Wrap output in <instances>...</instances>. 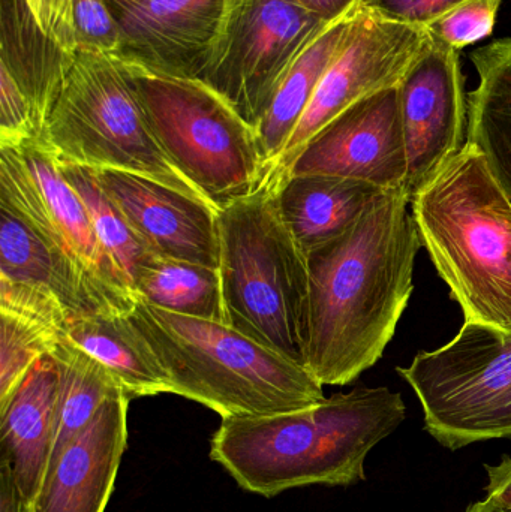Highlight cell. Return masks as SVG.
<instances>
[{
  "instance_id": "27",
  "label": "cell",
  "mask_w": 511,
  "mask_h": 512,
  "mask_svg": "<svg viewBox=\"0 0 511 512\" xmlns=\"http://www.w3.org/2000/svg\"><path fill=\"white\" fill-rule=\"evenodd\" d=\"M63 334L29 316L0 309V405L45 355H51Z\"/></svg>"
},
{
  "instance_id": "28",
  "label": "cell",
  "mask_w": 511,
  "mask_h": 512,
  "mask_svg": "<svg viewBox=\"0 0 511 512\" xmlns=\"http://www.w3.org/2000/svg\"><path fill=\"white\" fill-rule=\"evenodd\" d=\"M500 5L501 0H467L431 24L428 30L459 51L491 35Z\"/></svg>"
},
{
  "instance_id": "22",
  "label": "cell",
  "mask_w": 511,
  "mask_h": 512,
  "mask_svg": "<svg viewBox=\"0 0 511 512\" xmlns=\"http://www.w3.org/2000/svg\"><path fill=\"white\" fill-rule=\"evenodd\" d=\"M65 336L99 361L129 399L170 393L167 373L128 313H95L69 322Z\"/></svg>"
},
{
  "instance_id": "15",
  "label": "cell",
  "mask_w": 511,
  "mask_h": 512,
  "mask_svg": "<svg viewBox=\"0 0 511 512\" xmlns=\"http://www.w3.org/2000/svg\"><path fill=\"white\" fill-rule=\"evenodd\" d=\"M95 171L102 188L150 254L219 268L215 207L149 177Z\"/></svg>"
},
{
  "instance_id": "19",
  "label": "cell",
  "mask_w": 511,
  "mask_h": 512,
  "mask_svg": "<svg viewBox=\"0 0 511 512\" xmlns=\"http://www.w3.org/2000/svg\"><path fill=\"white\" fill-rule=\"evenodd\" d=\"M273 191L285 225L308 254L345 233L384 189L345 177L300 174Z\"/></svg>"
},
{
  "instance_id": "26",
  "label": "cell",
  "mask_w": 511,
  "mask_h": 512,
  "mask_svg": "<svg viewBox=\"0 0 511 512\" xmlns=\"http://www.w3.org/2000/svg\"><path fill=\"white\" fill-rule=\"evenodd\" d=\"M59 164L63 177L86 206L99 243L135 292L134 282L138 271L155 255L150 254L138 239L119 207L102 188L93 168L60 161Z\"/></svg>"
},
{
  "instance_id": "17",
  "label": "cell",
  "mask_w": 511,
  "mask_h": 512,
  "mask_svg": "<svg viewBox=\"0 0 511 512\" xmlns=\"http://www.w3.org/2000/svg\"><path fill=\"white\" fill-rule=\"evenodd\" d=\"M59 405V366L45 355L0 405V462L11 469L24 511L33 512L41 492Z\"/></svg>"
},
{
  "instance_id": "12",
  "label": "cell",
  "mask_w": 511,
  "mask_h": 512,
  "mask_svg": "<svg viewBox=\"0 0 511 512\" xmlns=\"http://www.w3.org/2000/svg\"><path fill=\"white\" fill-rule=\"evenodd\" d=\"M398 95L408 162L402 194L411 204L465 146L468 99L459 51L431 33Z\"/></svg>"
},
{
  "instance_id": "18",
  "label": "cell",
  "mask_w": 511,
  "mask_h": 512,
  "mask_svg": "<svg viewBox=\"0 0 511 512\" xmlns=\"http://www.w3.org/2000/svg\"><path fill=\"white\" fill-rule=\"evenodd\" d=\"M0 279L51 295L65 307L71 321L114 313L74 262L5 204H0Z\"/></svg>"
},
{
  "instance_id": "10",
  "label": "cell",
  "mask_w": 511,
  "mask_h": 512,
  "mask_svg": "<svg viewBox=\"0 0 511 512\" xmlns=\"http://www.w3.org/2000/svg\"><path fill=\"white\" fill-rule=\"evenodd\" d=\"M0 204L68 256L111 312L126 315L134 309L137 295L99 243L59 159L41 141L0 146Z\"/></svg>"
},
{
  "instance_id": "2",
  "label": "cell",
  "mask_w": 511,
  "mask_h": 512,
  "mask_svg": "<svg viewBox=\"0 0 511 512\" xmlns=\"http://www.w3.org/2000/svg\"><path fill=\"white\" fill-rule=\"evenodd\" d=\"M405 415L401 394L354 388L299 411L222 420L210 459L245 492L264 498L315 484L354 486L366 480L368 454Z\"/></svg>"
},
{
  "instance_id": "25",
  "label": "cell",
  "mask_w": 511,
  "mask_h": 512,
  "mask_svg": "<svg viewBox=\"0 0 511 512\" xmlns=\"http://www.w3.org/2000/svg\"><path fill=\"white\" fill-rule=\"evenodd\" d=\"M59 366V405L56 433L48 468L66 445L90 423L98 409L123 391L111 373L92 355L63 336L53 354Z\"/></svg>"
},
{
  "instance_id": "21",
  "label": "cell",
  "mask_w": 511,
  "mask_h": 512,
  "mask_svg": "<svg viewBox=\"0 0 511 512\" xmlns=\"http://www.w3.org/2000/svg\"><path fill=\"white\" fill-rule=\"evenodd\" d=\"M71 54L39 29L24 0H3L2 68L29 99L39 141L44 137Z\"/></svg>"
},
{
  "instance_id": "20",
  "label": "cell",
  "mask_w": 511,
  "mask_h": 512,
  "mask_svg": "<svg viewBox=\"0 0 511 512\" xmlns=\"http://www.w3.org/2000/svg\"><path fill=\"white\" fill-rule=\"evenodd\" d=\"M479 86L468 95L467 143L473 144L511 204V38L471 54Z\"/></svg>"
},
{
  "instance_id": "4",
  "label": "cell",
  "mask_w": 511,
  "mask_h": 512,
  "mask_svg": "<svg viewBox=\"0 0 511 512\" xmlns=\"http://www.w3.org/2000/svg\"><path fill=\"white\" fill-rule=\"evenodd\" d=\"M411 213L465 321L511 333V204L482 153L465 143Z\"/></svg>"
},
{
  "instance_id": "11",
  "label": "cell",
  "mask_w": 511,
  "mask_h": 512,
  "mask_svg": "<svg viewBox=\"0 0 511 512\" xmlns=\"http://www.w3.org/2000/svg\"><path fill=\"white\" fill-rule=\"evenodd\" d=\"M429 35L426 27L384 20L357 5L344 45L321 78L299 125L263 185L278 188L303 147L351 105L380 90L398 86Z\"/></svg>"
},
{
  "instance_id": "7",
  "label": "cell",
  "mask_w": 511,
  "mask_h": 512,
  "mask_svg": "<svg viewBox=\"0 0 511 512\" xmlns=\"http://www.w3.org/2000/svg\"><path fill=\"white\" fill-rule=\"evenodd\" d=\"M126 65L156 141L210 206L224 209L263 185L257 131L209 84Z\"/></svg>"
},
{
  "instance_id": "23",
  "label": "cell",
  "mask_w": 511,
  "mask_h": 512,
  "mask_svg": "<svg viewBox=\"0 0 511 512\" xmlns=\"http://www.w3.org/2000/svg\"><path fill=\"white\" fill-rule=\"evenodd\" d=\"M354 11V9H353ZM353 11L327 24L294 60L257 128L266 179L350 32ZM264 179V180H266Z\"/></svg>"
},
{
  "instance_id": "3",
  "label": "cell",
  "mask_w": 511,
  "mask_h": 512,
  "mask_svg": "<svg viewBox=\"0 0 511 512\" xmlns=\"http://www.w3.org/2000/svg\"><path fill=\"white\" fill-rule=\"evenodd\" d=\"M128 318L167 373L171 394L222 420L285 414L326 400L306 367L225 322L177 315L140 298Z\"/></svg>"
},
{
  "instance_id": "13",
  "label": "cell",
  "mask_w": 511,
  "mask_h": 512,
  "mask_svg": "<svg viewBox=\"0 0 511 512\" xmlns=\"http://www.w3.org/2000/svg\"><path fill=\"white\" fill-rule=\"evenodd\" d=\"M407 171L395 86L356 102L324 126L303 147L287 177L321 174L360 180L384 191H402Z\"/></svg>"
},
{
  "instance_id": "5",
  "label": "cell",
  "mask_w": 511,
  "mask_h": 512,
  "mask_svg": "<svg viewBox=\"0 0 511 512\" xmlns=\"http://www.w3.org/2000/svg\"><path fill=\"white\" fill-rule=\"evenodd\" d=\"M218 221L227 324L306 367L308 259L282 219L276 192L261 185L218 210Z\"/></svg>"
},
{
  "instance_id": "31",
  "label": "cell",
  "mask_w": 511,
  "mask_h": 512,
  "mask_svg": "<svg viewBox=\"0 0 511 512\" xmlns=\"http://www.w3.org/2000/svg\"><path fill=\"white\" fill-rule=\"evenodd\" d=\"M464 2L467 0H362L359 5L384 20L428 29Z\"/></svg>"
},
{
  "instance_id": "16",
  "label": "cell",
  "mask_w": 511,
  "mask_h": 512,
  "mask_svg": "<svg viewBox=\"0 0 511 512\" xmlns=\"http://www.w3.org/2000/svg\"><path fill=\"white\" fill-rule=\"evenodd\" d=\"M129 399L114 394L47 469L33 512H105L128 445Z\"/></svg>"
},
{
  "instance_id": "35",
  "label": "cell",
  "mask_w": 511,
  "mask_h": 512,
  "mask_svg": "<svg viewBox=\"0 0 511 512\" xmlns=\"http://www.w3.org/2000/svg\"><path fill=\"white\" fill-rule=\"evenodd\" d=\"M465 512H511L506 510V508L500 507V505L495 504V502L489 501L488 498L483 499V501L474 502L470 507L467 508Z\"/></svg>"
},
{
  "instance_id": "24",
  "label": "cell",
  "mask_w": 511,
  "mask_h": 512,
  "mask_svg": "<svg viewBox=\"0 0 511 512\" xmlns=\"http://www.w3.org/2000/svg\"><path fill=\"white\" fill-rule=\"evenodd\" d=\"M134 289L137 298L159 309L227 324L218 268L152 256L138 271Z\"/></svg>"
},
{
  "instance_id": "9",
  "label": "cell",
  "mask_w": 511,
  "mask_h": 512,
  "mask_svg": "<svg viewBox=\"0 0 511 512\" xmlns=\"http://www.w3.org/2000/svg\"><path fill=\"white\" fill-rule=\"evenodd\" d=\"M327 24L294 0H225L200 80L257 131L282 78Z\"/></svg>"
},
{
  "instance_id": "6",
  "label": "cell",
  "mask_w": 511,
  "mask_h": 512,
  "mask_svg": "<svg viewBox=\"0 0 511 512\" xmlns=\"http://www.w3.org/2000/svg\"><path fill=\"white\" fill-rule=\"evenodd\" d=\"M41 143L60 162L138 174L206 201L159 146L131 69L117 56H69Z\"/></svg>"
},
{
  "instance_id": "29",
  "label": "cell",
  "mask_w": 511,
  "mask_h": 512,
  "mask_svg": "<svg viewBox=\"0 0 511 512\" xmlns=\"http://www.w3.org/2000/svg\"><path fill=\"white\" fill-rule=\"evenodd\" d=\"M72 18L77 50L119 57L122 38L105 0H72Z\"/></svg>"
},
{
  "instance_id": "14",
  "label": "cell",
  "mask_w": 511,
  "mask_h": 512,
  "mask_svg": "<svg viewBox=\"0 0 511 512\" xmlns=\"http://www.w3.org/2000/svg\"><path fill=\"white\" fill-rule=\"evenodd\" d=\"M120 30L119 59L171 77L201 78L225 0H105Z\"/></svg>"
},
{
  "instance_id": "30",
  "label": "cell",
  "mask_w": 511,
  "mask_h": 512,
  "mask_svg": "<svg viewBox=\"0 0 511 512\" xmlns=\"http://www.w3.org/2000/svg\"><path fill=\"white\" fill-rule=\"evenodd\" d=\"M39 141L32 105L6 69L0 68V146Z\"/></svg>"
},
{
  "instance_id": "32",
  "label": "cell",
  "mask_w": 511,
  "mask_h": 512,
  "mask_svg": "<svg viewBox=\"0 0 511 512\" xmlns=\"http://www.w3.org/2000/svg\"><path fill=\"white\" fill-rule=\"evenodd\" d=\"M39 29L66 53L77 50L72 0H24Z\"/></svg>"
},
{
  "instance_id": "1",
  "label": "cell",
  "mask_w": 511,
  "mask_h": 512,
  "mask_svg": "<svg viewBox=\"0 0 511 512\" xmlns=\"http://www.w3.org/2000/svg\"><path fill=\"white\" fill-rule=\"evenodd\" d=\"M402 191H384L345 233L306 254V369L321 385H348L383 357L413 294L422 248Z\"/></svg>"
},
{
  "instance_id": "33",
  "label": "cell",
  "mask_w": 511,
  "mask_h": 512,
  "mask_svg": "<svg viewBox=\"0 0 511 512\" xmlns=\"http://www.w3.org/2000/svg\"><path fill=\"white\" fill-rule=\"evenodd\" d=\"M485 471L488 477L486 498L511 511V457L504 456L497 465H486Z\"/></svg>"
},
{
  "instance_id": "8",
  "label": "cell",
  "mask_w": 511,
  "mask_h": 512,
  "mask_svg": "<svg viewBox=\"0 0 511 512\" xmlns=\"http://www.w3.org/2000/svg\"><path fill=\"white\" fill-rule=\"evenodd\" d=\"M398 373L423 409L425 430L450 451L511 439V333L465 321L447 345Z\"/></svg>"
},
{
  "instance_id": "34",
  "label": "cell",
  "mask_w": 511,
  "mask_h": 512,
  "mask_svg": "<svg viewBox=\"0 0 511 512\" xmlns=\"http://www.w3.org/2000/svg\"><path fill=\"white\" fill-rule=\"evenodd\" d=\"M294 2L326 23H332L350 14L362 0H294Z\"/></svg>"
}]
</instances>
